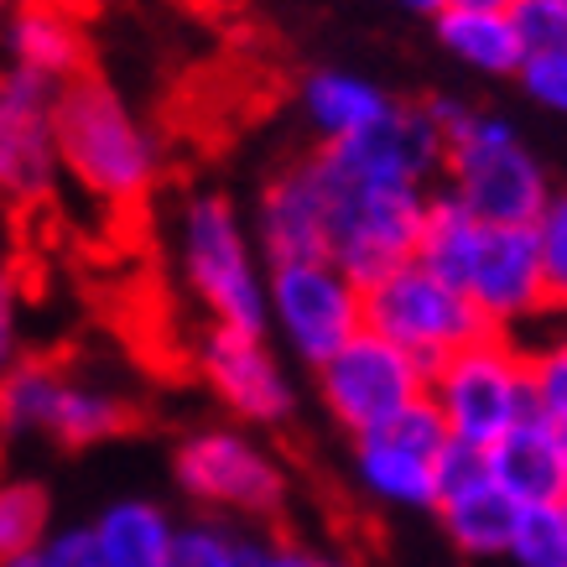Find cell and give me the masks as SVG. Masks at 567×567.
I'll return each instance as SVG.
<instances>
[{
	"instance_id": "6da1fadb",
	"label": "cell",
	"mask_w": 567,
	"mask_h": 567,
	"mask_svg": "<svg viewBox=\"0 0 567 567\" xmlns=\"http://www.w3.org/2000/svg\"><path fill=\"white\" fill-rule=\"evenodd\" d=\"M427 121L443 141V193L464 214H474L484 229H532L542 219L551 183L516 136V125L453 94L427 100Z\"/></svg>"
},
{
	"instance_id": "7a4b0ae2",
	"label": "cell",
	"mask_w": 567,
	"mask_h": 567,
	"mask_svg": "<svg viewBox=\"0 0 567 567\" xmlns=\"http://www.w3.org/2000/svg\"><path fill=\"white\" fill-rule=\"evenodd\" d=\"M52 146H58V173H69L79 188H89L104 204L146 198L162 167L156 136L141 125L121 89L104 84L100 73H79L73 84L58 89Z\"/></svg>"
},
{
	"instance_id": "3957f363",
	"label": "cell",
	"mask_w": 567,
	"mask_h": 567,
	"mask_svg": "<svg viewBox=\"0 0 567 567\" xmlns=\"http://www.w3.org/2000/svg\"><path fill=\"white\" fill-rule=\"evenodd\" d=\"M177 266L188 292L214 312V328L266 333V271L256 240L224 193H193L177 214Z\"/></svg>"
},
{
	"instance_id": "277c9868",
	"label": "cell",
	"mask_w": 567,
	"mask_h": 567,
	"mask_svg": "<svg viewBox=\"0 0 567 567\" xmlns=\"http://www.w3.org/2000/svg\"><path fill=\"white\" fill-rule=\"evenodd\" d=\"M360 328L385 339L391 349H401L412 364L437 370L443 360H453L458 349L489 339L495 328L484 323L474 302L464 292L443 287L437 276H427L416 260H406L401 271L380 276L360 292Z\"/></svg>"
},
{
	"instance_id": "5b68a950",
	"label": "cell",
	"mask_w": 567,
	"mask_h": 567,
	"mask_svg": "<svg viewBox=\"0 0 567 567\" xmlns=\"http://www.w3.org/2000/svg\"><path fill=\"white\" fill-rule=\"evenodd\" d=\"M427 406L437 412L453 443H499L516 422L536 416L526 354L505 333H489L480 344L458 349L453 360H443L427 375Z\"/></svg>"
},
{
	"instance_id": "8992f818",
	"label": "cell",
	"mask_w": 567,
	"mask_h": 567,
	"mask_svg": "<svg viewBox=\"0 0 567 567\" xmlns=\"http://www.w3.org/2000/svg\"><path fill=\"white\" fill-rule=\"evenodd\" d=\"M318 173V162H312ZM323 183L328 204V235H323V260L339 276H349L354 287H370L380 276L401 271L416 256L422 240V219H427L432 193L416 188H344V183Z\"/></svg>"
},
{
	"instance_id": "52a82bcc",
	"label": "cell",
	"mask_w": 567,
	"mask_h": 567,
	"mask_svg": "<svg viewBox=\"0 0 567 567\" xmlns=\"http://www.w3.org/2000/svg\"><path fill=\"white\" fill-rule=\"evenodd\" d=\"M177 489L219 516L271 520L287 505V468L250 427H198L173 453Z\"/></svg>"
},
{
	"instance_id": "ba28073f",
	"label": "cell",
	"mask_w": 567,
	"mask_h": 567,
	"mask_svg": "<svg viewBox=\"0 0 567 567\" xmlns=\"http://www.w3.org/2000/svg\"><path fill=\"white\" fill-rule=\"evenodd\" d=\"M318 395L349 437H370L427 401V370L360 328L333 360L318 364Z\"/></svg>"
},
{
	"instance_id": "9c48e42d",
	"label": "cell",
	"mask_w": 567,
	"mask_h": 567,
	"mask_svg": "<svg viewBox=\"0 0 567 567\" xmlns=\"http://www.w3.org/2000/svg\"><path fill=\"white\" fill-rule=\"evenodd\" d=\"M266 328L302 364H328L360 333V287L328 260H292L266 271Z\"/></svg>"
},
{
	"instance_id": "30bf717a",
	"label": "cell",
	"mask_w": 567,
	"mask_h": 567,
	"mask_svg": "<svg viewBox=\"0 0 567 567\" xmlns=\"http://www.w3.org/2000/svg\"><path fill=\"white\" fill-rule=\"evenodd\" d=\"M328 183L344 188H416L427 193L432 173L443 167V141L427 121V104H391L370 131L333 141L312 156Z\"/></svg>"
},
{
	"instance_id": "8fae6325",
	"label": "cell",
	"mask_w": 567,
	"mask_h": 567,
	"mask_svg": "<svg viewBox=\"0 0 567 567\" xmlns=\"http://www.w3.org/2000/svg\"><path fill=\"white\" fill-rule=\"evenodd\" d=\"M447 447V427L427 401L401 412L391 427L354 437V480L375 505L391 511H432L437 505V453Z\"/></svg>"
},
{
	"instance_id": "7c38bea8",
	"label": "cell",
	"mask_w": 567,
	"mask_h": 567,
	"mask_svg": "<svg viewBox=\"0 0 567 567\" xmlns=\"http://www.w3.org/2000/svg\"><path fill=\"white\" fill-rule=\"evenodd\" d=\"M458 292L474 302V312L495 333H505V339L526 333L551 308L532 229H480V245L468 256V271Z\"/></svg>"
},
{
	"instance_id": "4fadbf2b",
	"label": "cell",
	"mask_w": 567,
	"mask_h": 567,
	"mask_svg": "<svg viewBox=\"0 0 567 567\" xmlns=\"http://www.w3.org/2000/svg\"><path fill=\"white\" fill-rule=\"evenodd\" d=\"M52 100L58 89L27 69H0V198L37 204L58 183L52 146Z\"/></svg>"
},
{
	"instance_id": "5bb4252c",
	"label": "cell",
	"mask_w": 567,
	"mask_h": 567,
	"mask_svg": "<svg viewBox=\"0 0 567 567\" xmlns=\"http://www.w3.org/2000/svg\"><path fill=\"white\" fill-rule=\"evenodd\" d=\"M198 370L208 391L219 395L240 427H276L297 406V391L266 333H235V328H208L198 344Z\"/></svg>"
},
{
	"instance_id": "9a60e30c",
	"label": "cell",
	"mask_w": 567,
	"mask_h": 567,
	"mask_svg": "<svg viewBox=\"0 0 567 567\" xmlns=\"http://www.w3.org/2000/svg\"><path fill=\"white\" fill-rule=\"evenodd\" d=\"M323 235H328V204L308 156V162H297L287 173H276L271 188L260 193L256 245L271 266H292V260H323Z\"/></svg>"
},
{
	"instance_id": "2e32d148",
	"label": "cell",
	"mask_w": 567,
	"mask_h": 567,
	"mask_svg": "<svg viewBox=\"0 0 567 567\" xmlns=\"http://www.w3.org/2000/svg\"><path fill=\"white\" fill-rule=\"evenodd\" d=\"M484 464H489V480L495 489L516 511H532V505H563L567 499V453L557 443V427L542 422V416H526L505 432L499 443L484 447Z\"/></svg>"
},
{
	"instance_id": "e0dca14e",
	"label": "cell",
	"mask_w": 567,
	"mask_h": 567,
	"mask_svg": "<svg viewBox=\"0 0 567 567\" xmlns=\"http://www.w3.org/2000/svg\"><path fill=\"white\" fill-rule=\"evenodd\" d=\"M6 52H11V69L37 73L52 89L89 73V37L79 27V17L58 11L48 0H21L6 17Z\"/></svg>"
},
{
	"instance_id": "ac0fdd59",
	"label": "cell",
	"mask_w": 567,
	"mask_h": 567,
	"mask_svg": "<svg viewBox=\"0 0 567 567\" xmlns=\"http://www.w3.org/2000/svg\"><path fill=\"white\" fill-rule=\"evenodd\" d=\"M100 567H173L177 520L156 499H115L89 520Z\"/></svg>"
},
{
	"instance_id": "d6986e66",
	"label": "cell",
	"mask_w": 567,
	"mask_h": 567,
	"mask_svg": "<svg viewBox=\"0 0 567 567\" xmlns=\"http://www.w3.org/2000/svg\"><path fill=\"white\" fill-rule=\"evenodd\" d=\"M391 104H395L391 94H385L380 84H370L364 73L312 69L308 79H302V115H308V125L323 136V146L370 131Z\"/></svg>"
},
{
	"instance_id": "ffe728a7",
	"label": "cell",
	"mask_w": 567,
	"mask_h": 567,
	"mask_svg": "<svg viewBox=\"0 0 567 567\" xmlns=\"http://www.w3.org/2000/svg\"><path fill=\"white\" fill-rule=\"evenodd\" d=\"M437 520H443L447 542L464 551V557H480V563H505V547H511V532H516V505L499 495L495 480H474L464 489L443 495L437 505Z\"/></svg>"
},
{
	"instance_id": "44dd1931",
	"label": "cell",
	"mask_w": 567,
	"mask_h": 567,
	"mask_svg": "<svg viewBox=\"0 0 567 567\" xmlns=\"http://www.w3.org/2000/svg\"><path fill=\"white\" fill-rule=\"evenodd\" d=\"M131 422H136L131 395H121L115 385H104V380L63 375V391H58L52 416H48V437L63 447H94L104 437H121Z\"/></svg>"
},
{
	"instance_id": "7402d4cb",
	"label": "cell",
	"mask_w": 567,
	"mask_h": 567,
	"mask_svg": "<svg viewBox=\"0 0 567 567\" xmlns=\"http://www.w3.org/2000/svg\"><path fill=\"white\" fill-rule=\"evenodd\" d=\"M437 21V42H443L458 63L474 73H516L520 69V42L511 27V11H474V6H447Z\"/></svg>"
},
{
	"instance_id": "603a6c76",
	"label": "cell",
	"mask_w": 567,
	"mask_h": 567,
	"mask_svg": "<svg viewBox=\"0 0 567 567\" xmlns=\"http://www.w3.org/2000/svg\"><path fill=\"white\" fill-rule=\"evenodd\" d=\"M480 229L484 224L474 214L453 204L447 193H432L427 198V219H422V240H416V266L427 276H437L443 287H464V271H468V256L480 245Z\"/></svg>"
},
{
	"instance_id": "cb8c5ba5",
	"label": "cell",
	"mask_w": 567,
	"mask_h": 567,
	"mask_svg": "<svg viewBox=\"0 0 567 567\" xmlns=\"http://www.w3.org/2000/svg\"><path fill=\"white\" fill-rule=\"evenodd\" d=\"M63 391V370L48 360H17L0 370V432L32 437L48 432L52 401Z\"/></svg>"
},
{
	"instance_id": "d4e9b609",
	"label": "cell",
	"mask_w": 567,
	"mask_h": 567,
	"mask_svg": "<svg viewBox=\"0 0 567 567\" xmlns=\"http://www.w3.org/2000/svg\"><path fill=\"white\" fill-rule=\"evenodd\" d=\"M52 532V499L37 480H0V567L37 551Z\"/></svg>"
},
{
	"instance_id": "484cf974",
	"label": "cell",
	"mask_w": 567,
	"mask_h": 567,
	"mask_svg": "<svg viewBox=\"0 0 567 567\" xmlns=\"http://www.w3.org/2000/svg\"><path fill=\"white\" fill-rule=\"evenodd\" d=\"M516 349L526 354L536 416L551 427H567V312L557 328H542V339H526Z\"/></svg>"
},
{
	"instance_id": "4316f807",
	"label": "cell",
	"mask_w": 567,
	"mask_h": 567,
	"mask_svg": "<svg viewBox=\"0 0 567 567\" xmlns=\"http://www.w3.org/2000/svg\"><path fill=\"white\" fill-rule=\"evenodd\" d=\"M511 567H567V520L557 505H532L516 516L511 547H505Z\"/></svg>"
},
{
	"instance_id": "83f0119b",
	"label": "cell",
	"mask_w": 567,
	"mask_h": 567,
	"mask_svg": "<svg viewBox=\"0 0 567 567\" xmlns=\"http://www.w3.org/2000/svg\"><path fill=\"white\" fill-rule=\"evenodd\" d=\"M532 235H536V256H542L551 308L567 312V193H551L542 219L532 224Z\"/></svg>"
},
{
	"instance_id": "f1b7e54d",
	"label": "cell",
	"mask_w": 567,
	"mask_h": 567,
	"mask_svg": "<svg viewBox=\"0 0 567 567\" xmlns=\"http://www.w3.org/2000/svg\"><path fill=\"white\" fill-rule=\"evenodd\" d=\"M516 79L526 84V94H532L536 104H547V110L567 115V42H563V48L520 52Z\"/></svg>"
},
{
	"instance_id": "f546056e",
	"label": "cell",
	"mask_w": 567,
	"mask_h": 567,
	"mask_svg": "<svg viewBox=\"0 0 567 567\" xmlns=\"http://www.w3.org/2000/svg\"><path fill=\"white\" fill-rule=\"evenodd\" d=\"M42 551H48L52 567H100V551H94L89 526H63V532H48Z\"/></svg>"
},
{
	"instance_id": "4dcf8cb0",
	"label": "cell",
	"mask_w": 567,
	"mask_h": 567,
	"mask_svg": "<svg viewBox=\"0 0 567 567\" xmlns=\"http://www.w3.org/2000/svg\"><path fill=\"white\" fill-rule=\"evenodd\" d=\"M21 360V297L17 281L0 276V370Z\"/></svg>"
},
{
	"instance_id": "1f68e13d",
	"label": "cell",
	"mask_w": 567,
	"mask_h": 567,
	"mask_svg": "<svg viewBox=\"0 0 567 567\" xmlns=\"http://www.w3.org/2000/svg\"><path fill=\"white\" fill-rule=\"evenodd\" d=\"M276 567H360L354 557L333 547H308V542H276Z\"/></svg>"
},
{
	"instance_id": "d6a6232c",
	"label": "cell",
	"mask_w": 567,
	"mask_h": 567,
	"mask_svg": "<svg viewBox=\"0 0 567 567\" xmlns=\"http://www.w3.org/2000/svg\"><path fill=\"white\" fill-rule=\"evenodd\" d=\"M395 6H401V11H416V17H443L453 0H395Z\"/></svg>"
},
{
	"instance_id": "836d02e7",
	"label": "cell",
	"mask_w": 567,
	"mask_h": 567,
	"mask_svg": "<svg viewBox=\"0 0 567 567\" xmlns=\"http://www.w3.org/2000/svg\"><path fill=\"white\" fill-rule=\"evenodd\" d=\"M453 6H474V11H516L520 0H453Z\"/></svg>"
},
{
	"instance_id": "e575fe53",
	"label": "cell",
	"mask_w": 567,
	"mask_h": 567,
	"mask_svg": "<svg viewBox=\"0 0 567 567\" xmlns=\"http://www.w3.org/2000/svg\"><path fill=\"white\" fill-rule=\"evenodd\" d=\"M48 6H58V11H73V17H79V6H89V0H48Z\"/></svg>"
},
{
	"instance_id": "d590c367",
	"label": "cell",
	"mask_w": 567,
	"mask_h": 567,
	"mask_svg": "<svg viewBox=\"0 0 567 567\" xmlns=\"http://www.w3.org/2000/svg\"><path fill=\"white\" fill-rule=\"evenodd\" d=\"M21 0H0V17H11V11H17Z\"/></svg>"
},
{
	"instance_id": "8d00e7d4",
	"label": "cell",
	"mask_w": 567,
	"mask_h": 567,
	"mask_svg": "<svg viewBox=\"0 0 567 567\" xmlns=\"http://www.w3.org/2000/svg\"><path fill=\"white\" fill-rule=\"evenodd\" d=\"M557 443H563V453H567V427H557Z\"/></svg>"
},
{
	"instance_id": "74e56055",
	"label": "cell",
	"mask_w": 567,
	"mask_h": 567,
	"mask_svg": "<svg viewBox=\"0 0 567 567\" xmlns=\"http://www.w3.org/2000/svg\"><path fill=\"white\" fill-rule=\"evenodd\" d=\"M557 511H563V520H567V499H563V505H557Z\"/></svg>"
},
{
	"instance_id": "f35d334b",
	"label": "cell",
	"mask_w": 567,
	"mask_h": 567,
	"mask_svg": "<svg viewBox=\"0 0 567 567\" xmlns=\"http://www.w3.org/2000/svg\"><path fill=\"white\" fill-rule=\"evenodd\" d=\"M551 6H563V11H567V0H551Z\"/></svg>"
}]
</instances>
